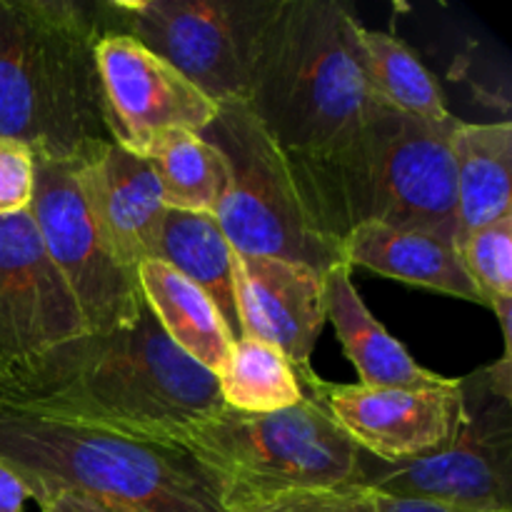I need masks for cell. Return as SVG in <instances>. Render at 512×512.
Wrapping results in <instances>:
<instances>
[{"label": "cell", "instance_id": "obj_16", "mask_svg": "<svg viewBox=\"0 0 512 512\" xmlns=\"http://www.w3.org/2000/svg\"><path fill=\"white\" fill-rule=\"evenodd\" d=\"M350 268H365L413 288L435 290L483 305L453 240L425 230H400L368 223L350 230L340 243Z\"/></svg>", "mask_w": 512, "mask_h": 512}, {"label": "cell", "instance_id": "obj_1", "mask_svg": "<svg viewBox=\"0 0 512 512\" xmlns=\"http://www.w3.org/2000/svg\"><path fill=\"white\" fill-rule=\"evenodd\" d=\"M0 400L178 445L225 405L218 378L173 345L148 305L133 325L83 333L45 353Z\"/></svg>", "mask_w": 512, "mask_h": 512}, {"label": "cell", "instance_id": "obj_24", "mask_svg": "<svg viewBox=\"0 0 512 512\" xmlns=\"http://www.w3.org/2000/svg\"><path fill=\"white\" fill-rule=\"evenodd\" d=\"M455 248L485 308L512 300V215L473 230Z\"/></svg>", "mask_w": 512, "mask_h": 512}, {"label": "cell", "instance_id": "obj_9", "mask_svg": "<svg viewBox=\"0 0 512 512\" xmlns=\"http://www.w3.org/2000/svg\"><path fill=\"white\" fill-rule=\"evenodd\" d=\"M278 0H105L108 28L173 65L213 103H248L260 38Z\"/></svg>", "mask_w": 512, "mask_h": 512}, {"label": "cell", "instance_id": "obj_26", "mask_svg": "<svg viewBox=\"0 0 512 512\" xmlns=\"http://www.w3.org/2000/svg\"><path fill=\"white\" fill-rule=\"evenodd\" d=\"M35 185V155L18 140L0 138V218L30 208Z\"/></svg>", "mask_w": 512, "mask_h": 512}, {"label": "cell", "instance_id": "obj_10", "mask_svg": "<svg viewBox=\"0 0 512 512\" xmlns=\"http://www.w3.org/2000/svg\"><path fill=\"white\" fill-rule=\"evenodd\" d=\"M45 255L68 285L88 333H108L138 320L145 308L138 270L120 265L105 248L75 180L70 160L35 158L30 200Z\"/></svg>", "mask_w": 512, "mask_h": 512}, {"label": "cell", "instance_id": "obj_3", "mask_svg": "<svg viewBox=\"0 0 512 512\" xmlns=\"http://www.w3.org/2000/svg\"><path fill=\"white\" fill-rule=\"evenodd\" d=\"M0 465L43 500L60 490L128 512H228L225 480L178 443L0 400Z\"/></svg>", "mask_w": 512, "mask_h": 512}, {"label": "cell", "instance_id": "obj_7", "mask_svg": "<svg viewBox=\"0 0 512 512\" xmlns=\"http://www.w3.org/2000/svg\"><path fill=\"white\" fill-rule=\"evenodd\" d=\"M200 135L228 160L230 180L215 220L235 253L303 263L323 275L348 265L340 245L315 230L288 155L248 105H218L215 120Z\"/></svg>", "mask_w": 512, "mask_h": 512}, {"label": "cell", "instance_id": "obj_13", "mask_svg": "<svg viewBox=\"0 0 512 512\" xmlns=\"http://www.w3.org/2000/svg\"><path fill=\"white\" fill-rule=\"evenodd\" d=\"M315 393L343 433L380 463H405L448 448L463 423L458 380L445 388L338 385L318 375Z\"/></svg>", "mask_w": 512, "mask_h": 512}, {"label": "cell", "instance_id": "obj_17", "mask_svg": "<svg viewBox=\"0 0 512 512\" xmlns=\"http://www.w3.org/2000/svg\"><path fill=\"white\" fill-rule=\"evenodd\" d=\"M350 265H338L325 275L328 320L345 355L370 388H445L458 378H445L423 368L388 330L375 320L350 278Z\"/></svg>", "mask_w": 512, "mask_h": 512}, {"label": "cell", "instance_id": "obj_4", "mask_svg": "<svg viewBox=\"0 0 512 512\" xmlns=\"http://www.w3.org/2000/svg\"><path fill=\"white\" fill-rule=\"evenodd\" d=\"M108 20L75 0H0V138L78 163L110 143L95 48Z\"/></svg>", "mask_w": 512, "mask_h": 512}, {"label": "cell", "instance_id": "obj_29", "mask_svg": "<svg viewBox=\"0 0 512 512\" xmlns=\"http://www.w3.org/2000/svg\"><path fill=\"white\" fill-rule=\"evenodd\" d=\"M28 490L8 468L0 465V512H25Z\"/></svg>", "mask_w": 512, "mask_h": 512}, {"label": "cell", "instance_id": "obj_20", "mask_svg": "<svg viewBox=\"0 0 512 512\" xmlns=\"http://www.w3.org/2000/svg\"><path fill=\"white\" fill-rule=\"evenodd\" d=\"M233 253V245L223 235L215 215L165 210L153 260H160L178 275H183L185 280L198 285L213 300V305L238 338Z\"/></svg>", "mask_w": 512, "mask_h": 512}, {"label": "cell", "instance_id": "obj_6", "mask_svg": "<svg viewBox=\"0 0 512 512\" xmlns=\"http://www.w3.org/2000/svg\"><path fill=\"white\" fill-rule=\"evenodd\" d=\"M305 398L275 413L223 408L180 440L225 480V488L275 493L358 485L363 450L343 433L315 393L313 368H298Z\"/></svg>", "mask_w": 512, "mask_h": 512}, {"label": "cell", "instance_id": "obj_14", "mask_svg": "<svg viewBox=\"0 0 512 512\" xmlns=\"http://www.w3.org/2000/svg\"><path fill=\"white\" fill-rule=\"evenodd\" d=\"M238 338L278 348L295 368H313L310 355L328 323L325 275L303 263L233 253Z\"/></svg>", "mask_w": 512, "mask_h": 512}, {"label": "cell", "instance_id": "obj_19", "mask_svg": "<svg viewBox=\"0 0 512 512\" xmlns=\"http://www.w3.org/2000/svg\"><path fill=\"white\" fill-rule=\"evenodd\" d=\"M138 283L145 305L173 345L218 378L238 338L213 300L160 260L138 265Z\"/></svg>", "mask_w": 512, "mask_h": 512}, {"label": "cell", "instance_id": "obj_18", "mask_svg": "<svg viewBox=\"0 0 512 512\" xmlns=\"http://www.w3.org/2000/svg\"><path fill=\"white\" fill-rule=\"evenodd\" d=\"M455 165V243L473 230L512 215V123H465L450 135Z\"/></svg>", "mask_w": 512, "mask_h": 512}, {"label": "cell", "instance_id": "obj_5", "mask_svg": "<svg viewBox=\"0 0 512 512\" xmlns=\"http://www.w3.org/2000/svg\"><path fill=\"white\" fill-rule=\"evenodd\" d=\"M358 30L338 0L275 3L245 105L288 158L338 148L385 105L365 75Z\"/></svg>", "mask_w": 512, "mask_h": 512}, {"label": "cell", "instance_id": "obj_12", "mask_svg": "<svg viewBox=\"0 0 512 512\" xmlns=\"http://www.w3.org/2000/svg\"><path fill=\"white\" fill-rule=\"evenodd\" d=\"M95 63L110 140L140 158L163 135H200L218 115V103L130 35L103 33Z\"/></svg>", "mask_w": 512, "mask_h": 512}, {"label": "cell", "instance_id": "obj_15", "mask_svg": "<svg viewBox=\"0 0 512 512\" xmlns=\"http://www.w3.org/2000/svg\"><path fill=\"white\" fill-rule=\"evenodd\" d=\"M75 180L113 258L130 270L153 260L168 208L148 160L110 140L75 163Z\"/></svg>", "mask_w": 512, "mask_h": 512}, {"label": "cell", "instance_id": "obj_27", "mask_svg": "<svg viewBox=\"0 0 512 512\" xmlns=\"http://www.w3.org/2000/svg\"><path fill=\"white\" fill-rule=\"evenodd\" d=\"M38 508L40 512H128L115 508V505L88 498V495L73 493V490H60V493L38 500Z\"/></svg>", "mask_w": 512, "mask_h": 512}, {"label": "cell", "instance_id": "obj_25", "mask_svg": "<svg viewBox=\"0 0 512 512\" xmlns=\"http://www.w3.org/2000/svg\"><path fill=\"white\" fill-rule=\"evenodd\" d=\"M228 512H375L373 495L363 485H340V488L308 490H255L225 488Z\"/></svg>", "mask_w": 512, "mask_h": 512}, {"label": "cell", "instance_id": "obj_8", "mask_svg": "<svg viewBox=\"0 0 512 512\" xmlns=\"http://www.w3.org/2000/svg\"><path fill=\"white\" fill-rule=\"evenodd\" d=\"M463 423L448 448L405 463L363 453L358 485L480 512H512V358L458 378Z\"/></svg>", "mask_w": 512, "mask_h": 512}, {"label": "cell", "instance_id": "obj_11", "mask_svg": "<svg viewBox=\"0 0 512 512\" xmlns=\"http://www.w3.org/2000/svg\"><path fill=\"white\" fill-rule=\"evenodd\" d=\"M83 333V315L45 255L30 210L0 218V390Z\"/></svg>", "mask_w": 512, "mask_h": 512}, {"label": "cell", "instance_id": "obj_28", "mask_svg": "<svg viewBox=\"0 0 512 512\" xmlns=\"http://www.w3.org/2000/svg\"><path fill=\"white\" fill-rule=\"evenodd\" d=\"M373 510L375 512H480L458 508V505H445L433 503V500H418V498H393V495H380L373 493Z\"/></svg>", "mask_w": 512, "mask_h": 512}, {"label": "cell", "instance_id": "obj_23", "mask_svg": "<svg viewBox=\"0 0 512 512\" xmlns=\"http://www.w3.org/2000/svg\"><path fill=\"white\" fill-rule=\"evenodd\" d=\"M220 398L240 413H275L305 398L300 370L273 345L238 338L218 375Z\"/></svg>", "mask_w": 512, "mask_h": 512}, {"label": "cell", "instance_id": "obj_2", "mask_svg": "<svg viewBox=\"0 0 512 512\" xmlns=\"http://www.w3.org/2000/svg\"><path fill=\"white\" fill-rule=\"evenodd\" d=\"M458 123H425L380 105L338 148L288 158L315 230L335 245L368 223L425 230L455 243L450 135Z\"/></svg>", "mask_w": 512, "mask_h": 512}, {"label": "cell", "instance_id": "obj_22", "mask_svg": "<svg viewBox=\"0 0 512 512\" xmlns=\"http://www.w3.org/2000/svg\"><path fill=\"white\" fill-rule=\"evenodd\" d=\"M358 40L370 88L385 105L425 123H448L455 118L438 78L398 35L360 25Z\"/></svg>", "mask_w": 512, "mask_h": 512}, {"label": "cell", "instance_id": "obj_21", "mask_svg": "<svg viewBox=\"0 0 512 512\" xmlns=\"http://www.w3.org/2000/svg\"><path fill=\"white\" fill-rule=\"evenodd\" d=\"M160 183L165 208L215 215L230 180L225 155L203 135L173 130L143 155Z\"/></svg>", "mask_w": 512, "mask_h": 512}]
</instances>
